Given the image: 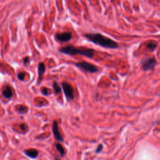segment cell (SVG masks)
Wrapping results in <instances>:
<instances>
[{
	"mask_svg": "<svg viewBox=\"0 0 160 160\" xmlns=\"http://www.w3.org/2000/svg\"><path fill=\"white\" fill-rule=\"evenodd\" d=\"M85 38L89 41L92 42L96 45H99L106 48L115 49L118 47V44L112 39H110L106 36H105L101 34H86L85 35Z\"/></svg>",
	"mask_w": 160,
	"mask_h": 160,
	"instance_id": "1",
	"label": "cell"
},
{
	"mask_svg": "<svg viewBox=\"0 0 160 160\" xmlns=\"http://www.w3.org/2000/svg\"><path fill=\"white\" fill-rule=\"evenodd\" d=\"M59 52L69 55H81L88 58H92L94 55L95 51L92 49L86 48H77L73 46H66L59 49Z\"/></svg>",
	"mask_w": 160,
	"mask_h": 160,
	"instance_id": "2",
	"label": "cell"
},
{
	"mask_svg": "<svg viewBox=\"0 0 160 160\" xmlns=\"http://www.w3.org/2000/svg\"><path fill=\"white\" fill-rule=\"evenodd\" d=\"M75 65L79 69H82L83 71L86 72L94 73H96L98 71L97 66L93 65V64L89 63L88 62H78Z\"/></svg>",
	"mask_w": 160,
	"mask_h": 160,
	"instance_id": "3",
	"label": "cell"
},
{
	"mask_svg": "<svg viewBox=\"0 0 160 160\" xmlns=\"http://www.w3.org/2000/svg\"><path fill=\"white\" fill-rule=\"evenodd\" d=\"M156 65V60L155 58H148L142 62V68L144 71H150L154 69Z\"/></svg>",
	"mask_w": 160,
	"mask_h": 160,
	"instance_id": "4",
	"label": "cell"
},
{
	"mask_svg": "<svg viewBox=\"0 0 160 160\" xmlns=\"http://www.w3.org/2000/svg\"><path fill=\"white\" fill-rule=\"evenodd\" d=\"M62 88L66 97L68 99L73 100L74 99V91L72 86L67 83H63Z\"/></svg>",
	"mask_w": 160,
	"mask_h": 160,
	"instance_id": "5",
	"label": "cell"
},
{
	"mask_svg": "<svg viewBox=\"0 0 160 160\" xmlns=\"http://www.w3.org/2000/svg\"><path fill=\"white\" fill-rule=\"evenodd\" d=\"M52 130H53V133L54 135L55 138L58 140L59 142H63V138L60 133L59 131V128H58V122L56 120L53 122V126H52Z\"/></svg>",
	"mask_w": 160,
	"mask_h": 160,
	"instance_id": "6",
	"label": "cell"
},
{
	"mask_svg": "<svg viewBox=\"0 0 160 160\" xmlns=\"http://www.w3.org/2000/svg\"><path fill=\"white\" fill-rule=\"evenodd\" d=\"M55 38L59 42H67L72 39V33H58L55 35Z\"/></svg>",
	"mask_w": 160,
	"mask_h": 160,
	"instance_id": "7",
	"label": "cell"
},
{
	"mask_svg": "<svg viewBox=\"0 0 160 160\" xmlns=\"http://www.w3.org/2000/svg\"><path fill=\"white\" fill-rule=\"evenodd\" d=\"M2 94L5 98H11L13 96V92L12 88L9 85L5 86L2 89Z\"/></svg>",
	"mask_w": 160,
	"mask_h": 160,
	"instance_id": "8",
	"label": "cell"
},
{
	"mask_svg": "<svg viewBox=\"0 0 160 160\" xmlns=\"http://www.w3.org/2000/svg\"><path fill=\"white\" fill-rule=\"evenodd\" d=\"M24 153L27 156H28L30 158H32V159L36 158L39 154V152L37 149H33V148L25 149Z\"/></svg>",
	"mask_w": 160,
	"mask_h": 160,
	"instance_id": "9",
	"label": "cell"
},
{
	"mask_svg": "<svg viewBox=\"0 0 160 160\" xmlns=\"http://www.w3.org/2000/svg\"><path fill=\"white\" fill-rule=\"evenodd\" d=\"M45 72V66L43 63H40L38 65V75L39 79L41 80L42 78V76Z\"/></svg>",
	"mask_w": 160,
	"mask_h": 160,
	"instance_id": "10",
	"label": "cell"
},
{
	"mask_svg": "<svg viewBox=\"0 0 160 160\" xmlns=\"http://www.w3.org/2000/svg\"><path fill=\"white\" fill-rule=\"evenodd\" d=\"M16 109L17 111L21 114H25L28 112V108L27 106L22 105H19L16 106Z\"/></svg>",
	"mask_w": 160,
	"mask_h": 160,
	"instance_id": "11",
	"label": "cell"
},
{
	"mask_svg": "<svg viewBox=\"0 0 160 160\" xmlns=\"http://www.w3.org/2000/svg\"><path fill=\"white\" fill-rule=\"evenodd\" d=\"M55 146L58 151V152L59 153L60 155H61L62 157H63L64 155H65V149L63 147V146L60 143H56Z\"/></svg>",
	"mask_w": 160,
	"mask_h": 160,
	"instance_id": "12",
	"label": "cell"
},
{
	"mask_svg": "<svg viewBox=\"0 0 160 160\" xmlns=\"http://www.w3.org/2000/svg\"><path fill=\"white\" fill-rule=\"evenodd\" d=\"M157 43L156 42H151L148 43L147 45V47L149 49L151 50V51H154V50L157 47Z\"/></svg>",
	"mask_w": 160,
	"mask_h": 160,
	"instance_id": "13",
	"label": "cell"
},
{
	"mask_svg": "<svg viewBox=\"0 0 160 160\" xmlns=\"http://www.w3.org/2000/svg\"><path fill=\"white\" fill-rule=\"evenodd\" d=\"M53 88L55 89V92L56 94H59L61 93V88L59 86V85H58V83L56 82H54L53 83Z\"/></svg>",
	"mask_w": 160,
	"mask_h": 160,
	"instance_id": "14",
	"label": "cell"
},
{
	"mask_svg": "<svg viewBox=\"0 0 160 160\" xmlns=\"http://www.w3.org/2000/svg\"><path fill=\"white\" fill-rule=\"evenodd\" d=\"M19 128H20V129H21V130H22V131H26V130H27V129L28 128L27 125L25 123L20 124Z\"/></svg>",
	"mask_w": 160,
	"mask_h": 160,
	"instance_id": "15",
	"label": "cell"
},
{
	"mask_svg": "<svg viewBox=\"0 0 160 160\" xmlns=\"http://www.w3.org/2000/svg\"><path fill=\"white\" fill-rule=\"evenodd\" d=\"M103 145H102V144H99V145H98V146L96 150V153H99L101 152H102V150L103 149Z\"/></svg>",
	"mask_w": 160,
	"mask_h": 160,
	"instance_id": "16",
	"label": "cell"
},
{
	"mask_svg": "<svg viewBox=\"0 0 160 160\" xmlns=\"http://www.w3.org/2000/svg\"><path fill=\"white\" fill-rule=\"evenodd\" d=\"M25 73H20L18 75V79H20V80H23L25 79Z\"/></svg>",
	"mask_w": 160,
	"mask_h": 160,
	"instance_id": "17",
	"label": "cell"
},
{
	"mask_svg": "<svg viewBox=\"0 0 160 160\" xmlns=\"http://www.w3.org/2000/svg\"><path fill=\"white\" fill-rule=\"evenodd\" d=\"M42 92L44 95H48V89L46 88H44L42 89Z\"/></svg>",
	"mask_w": 160,
	"mask_h": 160,
	"instance_id": "18",
	"label": "cell"
},
{
	"mask_svg": "<svg viewBox=\"0 0 160 160\" xmlns=\"http://www.w3.org/2000/svg\"><path fill=\"white\" fill-rule=\"evenodd\" d=\"M29 62V58H26L24 59V63L25 64H26V63H28Z\"/></svg>",
	"mask_w": 160,
	"mask_h": 160,
	"instance_id": "19",
	"label": "cell"
},
{
	"mask_svg": "<svg viewBox=\"0 0 160 160\" xmlns=\"http://www.w3.org/2000/svg\"><path fill=\"white\" fill-rule=\"evenodd\" d=\"M56 160H61V159H58V158H56Z\"/></svg>",
	"mask_w": 160,
	"mask_h": 160,
	"instance_id": "20",
	"label": "cell"
}]
</instances>
